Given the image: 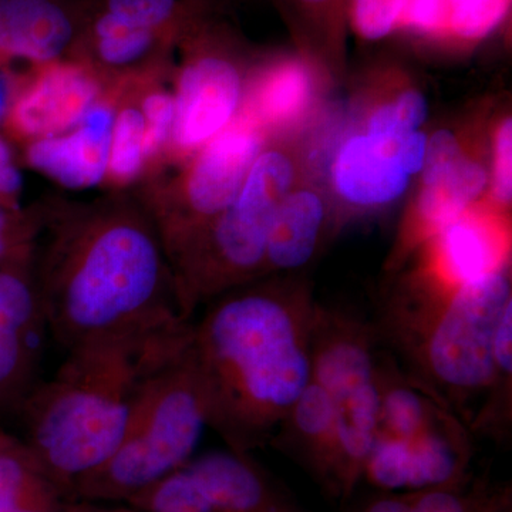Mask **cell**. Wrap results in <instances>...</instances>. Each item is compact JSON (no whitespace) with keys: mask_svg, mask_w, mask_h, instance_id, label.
Wrapping results in <instances>:
<instances>
[{"mask_svg":"<svg viewBox=\"0 0 512 512\" xmlns=\"http://www.w3.org/2000/svg\"><path fill=\"white\" fill-rule=\"evenodd\" d=\"M316 305L301 279H256L207 303L190 353L205 419L229 450L269 446L312 379Z\"/></svg>","mask_w":512,"mask_h":512,"instance_id":"1","label":"cell"},{"mask_svg":"<svg viewBox=\"0 0 512 512\" xmlns=\"http://www.w3.org/2000/svg\"><path fill=\"white\" fill-rule=\"evenodd\" d=\"M192 320L87 340L20 406L26 439L49 480L72 501L77 481L119 446L144 382L190 345Z\"/></svg>","mask_w":512,"mask_h":512,"instance_id":"2","label":"cell"},{"mask_svg":"<svg viewBox=\"0 0 512 512\" xmlns=\"http://www.w3.org/2000/svg\"><path fill=\"white\" fill-rule=\"evenodd\" d=\"M164 251L156 234L134 218H99L60 232L36 282L53 339L69 350L190 320L181 313Z\"/></svg>","mask_w":512,"mask_h":512,"instance_id":"3","label":"cell"},{"mask_svg":"<svg viewBox=\"0 0 512 512\" xmlns=\"http://www.w3.org/2000/svg\"><path fill=\"white\" fill-rule=\"evenodd\" d=\"M424 282L426 298L390 306L373 322L377 338L470 430L493 382L495 333L512 303L511 262L454 289Z\"/></svg>","mask_w":512,"mask_h":512,"instance_id":"4","label":"cell"},{"mask_svg":"<svg viewBox=\"0 0 512 512\" xmlns=\"http://www.w3.org/2000/svg\"><path fill=\"white\" fill-rule=\"evenodd\" d=\"M207 426L190 345L148 377L119 446L77 481L73 500L126 504L133 495L185 466Z\"/></svg>","mask_w":512,"mask_h":512,"instance_id":"5","label":"cell"},{"mask_svg":"<svg viewBox=\"0 0 512 512\" xmlns=\"http://www.w3.org/2000/svg\"><path fill=\"white\" fill-rule=\"evenodd\" d=\"M295 181L296 167L289 154L262 151L235 201L171 255L184 318L194 319L201 305L265 276L269 231Z\"/></svg>","mask_w":512,"mask_h":512,"instance_id":"6","label":"cell"},{"mask_svg":"<svg viewBox=\"0 0 512 512\" xmlns=\"http://www.w3.org/2000/svg\"><path fill=\"white\" fill-rule=\"evenodd\" d=\"M379 339L372 320L316 305L312 328V380L335 409L336 444L346 497L363 481L379 434Z\"/></svg>","mask_w":512,"mask_h":512,"instance_id":"7","label":"cell"},{"mask_svg":"<svg viewBox=\"0 0 512 512\" xmlns=\"http://www.w3.org/2000/svg\"><path fill=\"white\" fill-rule=\"evenodd\" d=\"M262 146V128L252 117L239 119L208 141L188 174L183 211L163 231L168 254L200 234L235 201Z\"/></svg>","mask_w":512,"mask_h":512,"instance_id":"8","label":"cell"},{"mask_svg":"<svg viewBox=\"0 0 512 512\" xmlns=\"http://www.w3.org/2000/svg\"><path fill=\"white\" fill-rule=\"evenodd\" d=\"M473 434L458 417L409 437H377L363 481L383 493H412L450 487L471 477Z\"/></svg>","mask_w":512,"mask_h":512,"instance_id":"9","label":"cell"},{"mask_svg":"<svg viewBox=\"0 0 512 512\" xmlns=\"http://www.w3.org/2000/svg\"><path fill=\"white\" fill-rule=\"evenodd\" d=\"M490 183L487 168L460 138L440 130L427 140L421 187L404 229L403 249L426 244L444 225L480 202Z\"/></svg>","mask_w":512,"mask_h":512,"instance_id":"10","label":"cell"},{"mask_svg":"<svg viewBox=\"0 0 512 512\" xmlns=\"http://www.w3.org/2000/svg\"><path fill=\"white\" fill-rule=\"evenodd\" d=\"M47 333L36 282L19 266H0V409H20L36 386Z\"/></svg>","mask_w":512,"mask_h":512,"instance_id":"11","label":"cell"},{"mask_svg":"<svg viewBox=\"0 0 512 512\" xmlns=\"http://www.w3.org/2000/svg\"><path fill=\"white\" fill-rule=\"evenodd\" d=\"M426 275L447 289L477 281L511 262L503 210L477 202L426 242Z\"/></svg>","mask_w":512,"mask_h":512,"instance_id":"12","label":"cell"},{"mask_svg":"<svg viewBox=\"0 0 512 512\" xmlns=\"http://www.w3.org/2000/svg\"><path fill=\"white\" fill-rule=\"evenodd\" d=\"M237 66L220 53L204 52L185 66L175 100L173 134L183 150H194L229 126L241 101Z\"/></svg>","mask_w":512,"mask_h":512,"instance_id":"13","label":"cell"},{"mask_svg":"<svg viewBox=\"0 0 512 512\" xmlns=\"http://www.w3.org/2000/svg\"><path fill=\"white\" fill-rule=\"evenodd\" d=\"M185 467L207 512H309L251 454L211 451Z\"/></svg>","mask_w":512,"mask_h":512,"instance_id":"14","label":"cell"},{"mask_svg":"<svg viewBox=\"0 0 512 512\" xmlns=\"http://www.w3.org/2000/svg\"><path fill=\"white\" fill-rule=\"evenodd\" d=\"M269 446L299 464L323 493L348 500L336 444L335 409L328 393L315 380L311 379L279 424Z\"/></svg>","mask_w":512,"mask_h":512,"instance_id":"15","label":"cell"},{"mask_svg":"<svg viewBox=\"0 0 512 512\" xmlns=\"http://www.w3.org/2000/svg\"><path fill=\"white\" fill-rule=\"evenodd\" d=\"M99 94L96 80L83 67H49L12 109L13 127L32 137H55L82 123Z\"/></svg>","mask_w":512,"mask_h":512,"instance_id":"16","label":"cell"},{"mask_svg":"<svg viewBox=\"0 0 512 512\" xmlns=\"http://www.w3.org/2000/svg\"><path fill=\"white\" fill-rule=\"evenodd\" d=\"M114 113L93 107L70 136L40 138L29 148V163L67 188L99 184L109 168Z\"/></svg>","mask_w":512,"mask_h":512,"instance_id":"17","label":"cell"},{"mask_svg":"<svg viewBox=\"0 0 512 512\" xmlns=\"http://www.w3.org/2000/svg\"><path fill=\"white\" fill-rule=\"evenodd\" d=\"M397 146L353 134L333 158L332 183L346 204L372 210L399 200L410 183L396 156Z\"/></svg>","mask_w":512,"mask_h":512,"instance_id":"18","label":"cell"},{"mask_svg":"<svg viewBox=\"0 0 512 512\" xmlns=\"http://www.w3.org/2000/svg\"><path fill=\"white\" fill-rule=\"evenodd\" d=\"M79 22L60 0H0V56L52 62L76 39Z\"/></svg>","mask_w":512,"mask_h":512,"instance_id":"19","label":"cell"},{"mask_svg":"<svg viewBox=\"0 0 512 512\" xmlns=\"http://www.w3.org/2000/svg\"><path fill=\"white\" fill-rule=\"evenodd\" d=\"M326 204L312 188H293L276 211L268 245L265 275L298 272L318 251L325 231Z\"/></svg>","mask_w":512,"mask_h":512,"instance_id":"20","label":"cell"},{"mask_svg":"<svg viewBox=\"0 0 512 512\" xmlns=\"http://www.w3.org/2000/svg\"><path fill=\"white\" fill-rule=\"evenodd\" d=\"M66 500L25 441L0 431V512H63Z\"/></svg>","mask_w":512,"mask_h":512,"instance_id":"21","label":"cell"},{"mask_svg":"<svg viewBox=\"0 0 512 512\" xmlns=\"http://www.w3.org/2000/svg\"><path fill=\"white\" fill-rule=\"evenodd\" d=\"M313 100L311 69L302 60L276 64L259 84L255 96L256 123L289 127L298 123Z\"/></svg>","mask_w":512,"mask_h":512,"instance_id":"22","label":"cell"},{"mask_svg":"<svg viewBox=\"0 0 512 512\" xmlns=\"http://www.w3.org/2000/svg\"><path fill=\"white\" fill-rule=\"evenodd\" d=\"M512 426V303L498 323L494 343V376L471 434L505 443Z\"/></svg>","mask_w":512,"mask_h":512,"instance_id":"23","label":"cell"},{"mask_svg":"<svg viewBox=\"0 0 512 512\" xmlns=\"http://www.w3.org/2000/svg\"><path fill=\"white\" fill-rule=\"evenodd\" d=\"M87 30L100 59L117 67L138 62L151 53L161 40L173 35L170 32L134 28L101 10H97L90 19Z\"/></svg>","mask_w":512,"mask_h":512,"instance_id":"24","label":"cell"},{"mask_svg":"<svg viewBox=\"0 0 512 512\" xmlns=\"http://www.w3.org/2000/svg\"><path fill=\"white\" fill-rule=\"evenodd\" d=\"M350 0H284L299 35L311 46L338 47L349 18Z\"/></svg>","mask_w":512,"mask_h":512,"instance_id":"25","label":"cell"},{"mask_svg":"<svg viewBox=\"0 0 512 512\" xmlns=\"http://www.w3.org/2000/svg\"><path fill=\"white\" fill-rule=\"evenodd\" d=\"M187 0H103L97 10L134 28L178 33L192 23Z\"/></svg>","mask_w":512,"mask_h":512,"instance_id":"26","label":"cell"},{"mask_svg":"<svg viewBox=\"0 0 512 512\" xmlns=\"http://www.w3.org/2000/svg\"><path fill=\"white\" fill-rule=\"evenodd\" d=\"M146 121L141 111L126 109L114 120L109 168L113 177L128 181L136 177L144 160Z\"/></svg>","mask_w":512,"mask_h":512,"instance_id":"27","label":"cell"},{"mask_svg":"<svg viewBox=\"0 0 512 512\" xmlns=\"http://www.w3.org/2000/svg\"><path fill=\"white\" fill-rule=\"evenodd\" d=\"M409 0H350L349 18L363 39L379 40L402 23Z\"/></svg>","mask_w":512,"mask_h":512,"instance_id":"28","label":"cell"},{"mask_svg":"<svg viewBox=\"0 0 512 512\" xmlns=\"http://www.w3.org/2000/svg\"><path fill=\"white\" fill-rule=\"evenodd\" d=\"M493 174H491V204L500 210L510 207L512 198V121L505 117L494 133Z\"/></svg>","mask_w":512,"mask_h":512,"instance_id":"29","label":"cell"},{"mask_svg":"<svg viewBox=\"0 0 512 512\" xmlns=\"http://www.w3.org/2000/svg\"><path fill=\"white\" fill-rule=\"evenodd\" d=\"M144 156L156 153L173 133L175 100L165 93H154L144 101Z\"/></svg>","mask_w":512,"mask_h":512,"instance_id":"30","label":"cell"},{"mask_svg":"<svg viewBox=\"0 0 512 512\" xmlns=\"http://www.w3.org/2000/svg\"><path fill=\"white\" fill-rule=\"evenodd\" d=\"M427 138L423 131H414L400 141L397 146L396 156L400 165L407 174L412 175L421 173L424 160H426Z\"/></svg>","mask_w":512,"mask_h":512,"instance_id":"31","label":"cell"},{"mask_svg":"<svg viewBox=\"0 0 512 512\" xmlns=\"http://www.w3.org/2000/svg\"><path fill=\"white\" fill-rule=\"evenodd\" d=\"M22 187V175L12 164V154L5 141L0 138V194L13 195Z\"/></svg>","mask_w":512,"mask_h":512,"instance_id":"32","label":"cell"},{"mask_svg":"<svg viewBox=\"0 0 512 512\" xmlns=\"http://www.w3.org/2000/svg\"><path fill=\"white\" fill-rule=\"evenodd\" d=\"M22 238L19 225L10 220L9 215L0 208V262L18 249Z\"/></svg>","mask_w":512,"mask_h":512,"instance_id":"33","label":"cell"},{"mask_svg":"<svg viewBox=\"0 0 512 512\" xmlns=\"http://www.w3.org/2000/svg\"><path fill=\"white\" fill-rule=\"evenodd\" d=\"M356 512H409V505L404 493H383Z\"/></svg>","mask_w":512,"mask_h":512,"instance_id":"34","label":"cell"},{"mask_svg":"<svg viewBox=\"0 0 512 512\" xmlns=\"http://www.w3.org/2000/svg\"><path fill=\"white\" fill-rule=\"evenodd\" d=\"M63 512H114L113 507L104 504L90 503V501L73 500L66 504Z\"/></svg>","mask_w":512,"mask_h":512,"instance_id":"35","label":"cell"},{"mask_svg":"<svg viewBox=\"0 0 512 512\" xmlns=\"http://www.w3.org/2000/svg\"><path fill=\"white\" fill-rule=\"evenodd\" d=\"M9 106V87L6 80L0 76V119L5 116Z\"/></svg>","mask_w":512,"mask_h":512,"instance_id":"36","label":"cell"},{"mask_svg":"<svg viewBox=\"0 0 512 512\" xmlns=\"http://www.w3.org/2000/svg\"><path fill=\"white\" fill-rule=\"evenodd\" d=\"M114 512H138L136 510H133V508L127 507V505H116V507H113Z\"/></svg>","mask_w":512,"mask_h":512,"instance_id":"37","label":"cell"}]
</instances>
